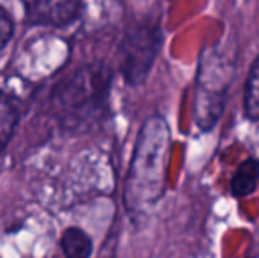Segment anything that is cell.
I'll list each match as a JSON object with an SVG mask.
<instances>
[{"label": "cell", "mask_w": 259, "mask_h": 258, "mask_svg": "<svg viewBox=\"0 0 259 258\" xmlns=\"http://www.w3.org/2000/svg\"><path fill=\"white\" fill-rule=\"evenodd\" d=\"M245 114L252 121H259V57L252 64L245 85Z\"/></svg>", "instance_id": "obj_9"}, {"label": "cell", "mask_w": 259, "mask_h": 258, "mask_svg": "<svg viewBox=\"0 0 259 258\" xmlns=\"http://www.w3.org/2000/svg\"><path fill=\"white\" fill-rule=\"evenodd\" d=\"M109 75L103 64H87L67 75L52 92V112L67 131H87L101 119L109 96Z\"/></svg>", "instance_id": "obj_2"}, {"label": "cell", "mask_w": 259, "mask_h": 258, "mask_svg": "<svg viewBox=\"0 0 259 258\" xmlns=\"http://www.w3.org/2000/svg\"><path fill=\"white\" fill-rule=\"evenodd\" d=\"M20 122V106L16 97L0 87V154L6 151Z\"/></svg>", "instance_id": "obj_6"}, {"label": "cell", "mask_w": 259, "mask_h": 258, "mask_svg": "<svg viewBox=\"0 0 259 258\" xmlns=\"http://www.w3.org/2000/svg\"><path fill=\"white\" fill-rule=\"evenodd\" d=\"M171 134L166 121L150 117L138 134L133 161L125 182V205L131 210H143L160 198L169 161Z\"/></svg>", "instance_id": "obj_1"}, {"label": "cell", "mask_w": 259, "mask_h": 258, "mask_svg": "<svg viewBox=\"0 0 259 258\" xmlns=\"http://www.w3.org/2000/svg\"><path fill=\"white\" fill-rule=\"evenodd\" d=\"M60 246L65 258H90L92 255V241L78 227L67 228L62 234Z\"/></svg>", "instance_id": "obj_7"}, {"label": "cell", "mask_w": 259, "mask_h": 258, "mask_svg": "<svg viewBox=\"0 0 259 258\" xmlns=\"http://www.w3.org/2000/svg\"><path fill=\"white\" fill-rule=\"evenodd\" d=\"M259 182V161L247 159L238 166L231 182V191L236 196H247L257 188Z\"/></svg>", "instance_id": "obj_8"}, {"label": "cell", "mask_w": 259, "mask_h": 258, "mask_svg": "<svg viewBox=\"0 0 259 258\" xmlns=\"http://www.w3.org/2000/svg\"><path fill=\"white\" fill-rule=\"evenodd\" d=\"M233 78V62L222 50L210 48L203 53L198 72L194 119L203 131L211 129L224 110L226 90Z\"/></svg>", "instance_id": "obj_3"}, {"label": "cell", "mask_w": 259, "mask_h": 258, "mask_svg": "<svg viewBox=\"0 0 259 258\" xmlns=\"http://www.w3.org/2000/svg\"><path fill=\"white\" fill-rule=\"evenodd\" d=\"M13 32H14L13 20H11V16L7 14V11L0 6V53H2V50L7 46V43L11 41Z\"/></svg>", "instance_id": "obj_10"}, {"label": "cell", "mask_w": 259, "mask_h": 258, "mask_svg": "<svg viewBox=\"0 0 259 258\" xmlns=\"http://www.w3.org/2000/svg\"><path fill=\"white\" fill-rule=\"evenodd\" d=\"M160 48V32L154 27H134L127 30L120 46V67L131 85L145 82L157 52Z\"/></svg>", "instance_id": "obj_4"}, {"label": "cell", "mask_w": 259, "mask_h": 258, "mask_svg": "<svg viewBox=\"0 0 259 258\" xmlns=\"http://www.w3.org/2000/svg\"><path fill=\"white\" fill-rule=\"evenodd\" d=\"M27 21L42 27H67L78 20L83 0H21Z\"/></svg>", "instance_id": "obj_5"}]
</instances>
